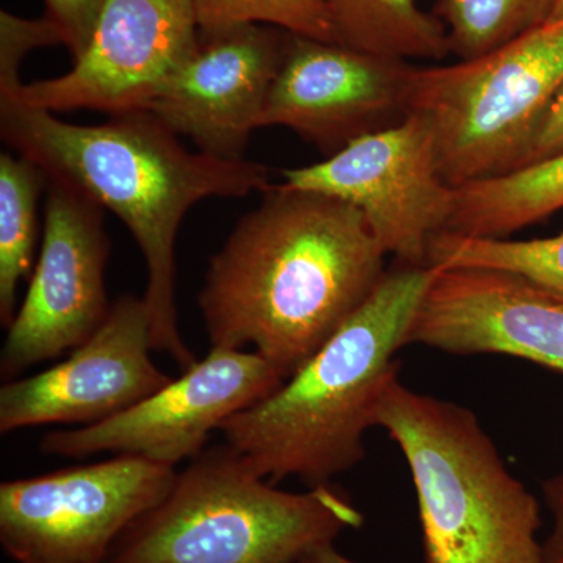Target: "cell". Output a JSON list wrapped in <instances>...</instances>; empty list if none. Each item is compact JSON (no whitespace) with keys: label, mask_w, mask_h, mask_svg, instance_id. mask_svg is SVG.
<instances>
[{"label":"cell","mask_w":563,"mask_h":563,"mask_svg":"<svg viewBox=\"0 0 563 563\" xmlns=\"http://www.w3.org/2000/svg\"><path fill=\"white\" fill-rule=\"evenodd\" d=\"M563 209V152L512 173L455 187L448 232L506 239Z\"/></svg>","instance_id":"cell-16"},{"label":"cell","mask_w":563,"mask_h":563,"mask_svg":"<svg viewBox=\"0 0 563 563\" xmlns=\"http://www.w3.org/2000/svg\"><path fill=\"white\" fill-rule=\"evenodd\" d=\"M387 255L355 207L274 184L210 258L211 347L252 346L287 380L376 290Z\"/></svg>","instance_id":"cell-1"},{"label":"cell","mask_w":563,"mask_h":563,"mask_svg":"<svg viewBox=\"0 0 563 563\" xmlns=\"http://www.w3.org/2000/svg\"><path fill=\"white\" fill-rule=\"evenodd\" d=\"M195 5L203 33L262 24L298 38L339 43L324 0H195Z\"/></svg>","instance_id":"cell-21"},{"label":"cell","mask_w":563,"mask_h":563,"mask_svg":"<svg viewBox=\"0 0 563 563\" xmlns=\"http://www.w3.org/2000/svg\"><path fill=\"white\" fill-rule=\"evenodd\" d=\"M46 173L11 152L0 154V322L10 328L18 312V288L31 279L38 242V202Z\"/></svg>","instance_id":"cell-18"},{"label":"cell","mask_w":563,"mask_h":563,"mask_svg":"<svg viewBox=\"0 0 563 563\" xmlns=\"http://www.w3.org/2000/svg\"><path fill=\"white\" fill-rule=\"evenodd\" d=\"M562 18H563V0H559L558 7H555L553 18H551V21L562 20Z\"/></svg>","instance_id":"cell-27"},{"label":"cell","mask_w":563,"mask_h":563,"mask_svg":"<svg viewBox=\"0 0 563 563\" xmlns=\"http://www.w3.org/2000/svg\"><path fill=\"white\" fill-rule=\"evenodd\" d=\"M431 266L385 273L368 299L284 384L250 409L222 422L225 444L258 476L298 477L310 488L331 484L365 455L363 437L385 385L407 346Z\"/></svg>","instance_id":"cell-3"},{"label":"cell","mask_w":563,"mask_h":563,"mask_svg":"<svg viewBox=\"0 0 563 563\" xmlns=\"http://www.w3.org/2000/svg\"><path fill=\"white\" fill-rule=\"evenodd\" d=\"M363 515L331 484L277 490L229 444L203 450L107 563H301Z\"/></svg>","instance_id":"cell-5"},{"label":"cell","mask_w":563,"mask_h":563,"mask_svg":"<svg viewBox=\"0 0 563 563\" xmlns=\"http://www.w3.org/2000/svg\"><path fill=\"white\" fill-rule=\"evenodd\" d=\"M46 18L62 32L74 60L84 54L107 0H44Z\"/></svg>","instance_id":"cell-23"},{"label":"cell","mask_w":563,"mask_h":563,"mask_svg":"<svg viewBox=\"0 0 563 563\" xmlns=\"http://www.w3.org/2000/svg\"><path fill=\"white\" fill-rule=\"evenodd\" d=\"M301 563H357L351 559L344 558L335 550L333 544H325V547L318 548L313 553L306 555Z\"/></svg>","instance_id":"cell-26"},{"label":"cell","mask_w":563,"mask_h":563,"mask_svg":"<svg viewBox=\"0 0 563 563\" xmlns=\"http://www.w3.org/2000/svg\"><path fill=\"white\" fill-rule=\"evenodd\" d=\"M63 44L57 25L43 20H24L10 11H0V85L18 84L21 63L36 47Z\"/></svg>","instance_id":"cell-22"},{"label":"cell","mask_w":563,"mask_h":563,"mask_svg":"<svg viewBox=\"0 0 563 563\" xmlns=\"http://www.w3.org/2000/svg\"><path fill=\"white\" fill-rule=\"evenodd\" d=\"M559 0H442L451 54L473 60L547 24Z\"/></svg>","instance_id":"cell-20"},{"label":"cell","mask_w":563,"mask_h":563,"mask_svg":"<svg viewBox=\"0 0 563 563\" xmlns=\"http://www.w3.org/2000/svg\"><path fill=\"white\" fill-rule=\"evenodd\" d=\"M339 44L395 60H443L446 27L420 0H324Z\"/></svg>","instance_id":"cell-17"},{"label":"cell","mask_w":563,"mask_h":563,"mask_svg":"<svg viewBox=\"0 0 563 563\" xmlns=\"http://www.w3.org/2000/svg\"><path fill=\"white\" fill-rule=\"evenodd\" d=\"M109 255L102 207L49 180L43 243L0 355L3 377L11 380L76 350L101 328L111 309L106 290Z\"/></svg>","instance_id":"cell-10"},{"label":"cell","mask_w":563,"mask_h":563,"mask_svg":"<svg viewBox=\"0 0 563 563\" xmlns=\"http://www.w3.org/2000/svg\"><path fill=\"white\" fill-rule=\"evenodd\" d=\"M561 152H563V88L548 111L525 165L554 157Z\"/></svg>","instance_id":"cell-24"},{"label":"cell","mask_w":563,"mask_h":563,"mask_svg":"<svg viewBox=\"0 0 563 563\" xmlns=\"http://www.w3.org/2000/svg\"><path fill=\"white\" fill-rule=\"evenodd\" d=\"M199 38L195 0H107L87 49L68 73L0 85V90L52 113H147L198 49Z\"/></svg>","instance_id":"cell-9"},{"label":"cell","mask_w":563,"mask_h":563,"mask_svg":"<svg viewBox=\"0 0 563 563\" xmlns=\"http://www.w3.org/2000/svg\"><path fill=\"white\" fill-rule=\"evenodd\" d=\"M429 266L514 274L563 301V231L533 240L479 239L443 231L429 246Z\"/></svg>","instance_id":"cell-19"},{"label":"cell","mask_w":563,"mask_h":563,"mask_svg":"<svg viewBox=\"0 0 563 563\" xmlns=\"http://www.w3.org/2000/svg\"><path fill=\"white\" fill-rule=\"evenodd\" d=\"M563 88V18L473 60L415 68L410 113L431 124L453 187L521 168Z\"/></svg>","instance_id":"cell-6"},{"label":"cell","mask_w":563,"mask_h":563,"mask_svg":"<svg viewBox=\"0 0 563 563\" xmlns=\"http://www.w3.org/2000/svg\"><path fill=\"white\" fill-rule=\"evenodd\" d=\"M284 383L277 368L255 351L211 347L202 362L125 412L46 433L41 451L73 459L131 454L176 466L198 457L222 422L261 402Z\"/></svg>","instance_id":"cell-11"},{"label":"cell","mask_w":563,"mask_h":563,"mask_svg":"<svg viewBox=\"0 0 563 563\" xmlns=\"http://www.w3.org/2000/svg\"><path fill=\"white\" fill-rule=\"evenodd\" d=\"M0 135L47 179L68 185L124 222L146 263L143 298L152 350L172 355L181 373L190 369L198 361L177 322V232L196 203L269 190V169L185 150L176 133L146 111L73 124L11 90H0Z\"/></svg>","instance_id":"cell-2"},{"label":"cell","mask_w":563,"mask_h":563,"mask_svg":"<svg viewBox=\"0 0 563 563\" xmlns=\"http://www.w3.org/2000/svg\"><path fill=\"white\" fill-rule=\"evenodd\" d=\"M150 309L124 295L87 342L46 372L0 388V432L117 417L172 383L151 358Z\"/></svg>","instance_id":"cell-13"},{"label":"cell","mask_w":563,"mask_h":563,"mask_svg":"<svg viewBox=\"0 0 563 563\" xmlns=\"http://www.w3.org/2000/svg\"><path fill=\"white\" fill-rule=\"evenodd\" d=\"M415 66L292 36L261 128H285L325 155L410 113Z\"/></svg>","instance_id":"cell-12"},{"label":"cell","mask_w":563,"mask_h":563,"mask_svg":"<svg viewBox=\"0 0 563 563\" xmlns=\"http://www.w3.org/2000/svg\"><path fill=\"white\" fill-rule=\"evenodd\" d=\"M432 269L407 344L455 355H512L563 373L561 299L509 273Z\"/></svg>","instance_id":"cell-15"},{"label":"cell","mask_w":563,"mask_h":563,"mask_svg":"<svg viewBox=\"0 0 563 563\" xmlns=\"http://www.w3.org/2000/svg\"><path fill=\"white\" fill-rule=\"evenodd\" d=\"M174 466L140 455L0 485V543L18 563H107L118 539L172 492Z\"/></svg>","instance_id":"cell-7"},{"label":"cell","mask_w":563,"mask_h":563,"mask_svg":"<svg viewBox=\"0 0 563 563\" xmlns=\"http://www.w3.org/2000/svg\"><path fill=\"white\" fill-rule=\"evenodd\" d=\"M543 496L553 515V531L543 542L544 563H563V472L544 481Z\"/></svg>","instance_id":"cell-25"},{"label":"cell","mask_w":563,"mask_h":563,"mask_svg":"<svg viewBox=\"0 0 563 563\" xmlns=\"http://www.w3.org/2000/svg\"><path fill=\"white\" fill-rule=\"evenodd\" d=\"M282 177L285 190L355 207L402 265L429 266L432 239L446 231L453 214L455 187L444 180L431 124L418 113Z\"/></svg>","instance_id":"cell-8"},{"label":"cell","mask_w":563,"mask_h":563,"mask_svg":"<svg viewBox=\"0 0 563 563\" xmlns=\"http://www.w3.org/2000/svg\"><path fill=\"white\" fill-rule=\"evenodd\" d=\"M291 35L262 24L201 32L198 49L166 85L147 113L198 151L244 161Z\"/></svg>","instance_id":"cell-14"},{"label":"cell","mask_w":563,"mask_h":563,"mask_svg":"<svg viewBox=\"0 0 563 563\" xmlns=\"http://www.w3.org/2000/svg\"><path fill=\"white\" fill-rule=\"evenodd\" d=\"M374 426L412 473L426 563H544L540 504L472 410L413 391L395 374Z\"/></svg>","instance_id":"cell-4"}]
</instances>
